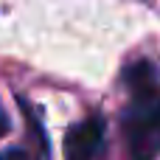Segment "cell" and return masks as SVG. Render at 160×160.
Returning <instances> with one entry per match:
<instances>
[{"label": "cell", "mask_w": 160, "mask_h": 160, "mask_svg": "<svg viewBox=\"0 0 160 160\" xmlns=\"http://www.w3.org/2000/svg\"><path fill=\"white\" fill-rule=\"evenodd\" d=\"M101 135H104V127L96 118L84 121V124H76L68 132V141H65L68 160H93L96 149L101 146Z\"/></svg>", "instance_id": "7a4b0ae2"}, {"label": "cell", "mask_w": 160, "mask_h": 160, "mask_svg": "<svg viewBox=\"0 0 160 160\" xmlns=\"http://www.w3.org/2000/svg\"><path fill=\"white\" fill-rule=\"evenodd\" d=\"M6 129H8V121H6V115L0 112V138H3V132H6Z\"/></svg>", "instance_id": "5b68a950"}, {"label": "cell", "mask_w": 160, "mask_h": 160, "mask_svg": "<svg viewBox=\"0 0 160 160\" xmlns=\"http://www.w3.org/2000/svg\"><path fill=\"white\" fill-rule=\"evenodd\" d=\"M129 87L135 90V101H155L158 98V84H155V70L146 62H138L127 73Z\"/></svg>", "instance_id": "3957f363"}, {"label": "cell", "mask_w": 160, "mask_h": 160, "mask_svg": "<svg viewBox=\"0 0 160 160\" xmlns=\"http://www.w3.org/2000/svg\"><path fill=\"white\" fill-rule=\"evenodd\" d=\"M124 135L132 160H155L160 155V101H135L124 118Z\"/></svg>", "instance_id": "6da1fadb"}, {"label": "cell", "mask_w": 160, "mask_h": 160, "mask_svg": "<svg viewBox=\"0 0 160 160\" xmlns=\"http://www.w3.org/2000/svg\"><path fill=\"white\" fill-rule=\"evenodd\" d=\"M0 160H25V155H22V149H6V152H0Z\"/></svg>", "instance_id": "277c9868"}]
</instances>
